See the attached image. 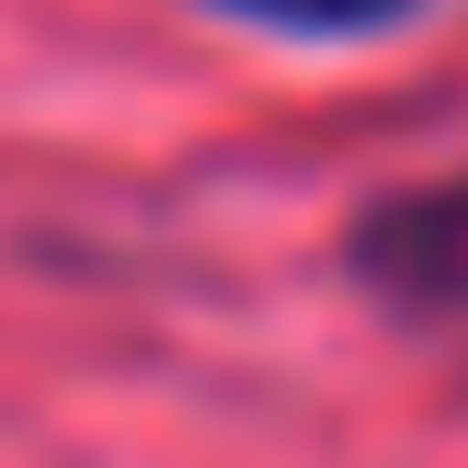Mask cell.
<instances>
[{
    "mask_svg": "<svg viewBox=\"0 0 468 468\" xmlns=\"http://www.w3.org/2000/svg\"><path fill=\"white\" fill-rule=\"evenodd\" d=\"M343 263L378 309L400 320H468V172L411 183V195H378L355 229H343Z\"/></svg>",
    "mask_w": 468,
    "mask_h": 468,
    "instance_id": "obj_1",
    "label": "cell"
},
{
    "mask_svg": "<svg viewBox=\"0 0 468 468\" xmlns=\"http://www.w3.org/2000/svg\"><path fill=\"white\" fill-rule=\"evenodd\" d=\"M218 23H251V35H286V46H355V35H388L411 23L423 0H195Z\"/></svg>",
    "mask_w": 468,
    "mask_h": 468,
    "instance_id": "obj_2",
    "label": "cell"
}]
</instances>
